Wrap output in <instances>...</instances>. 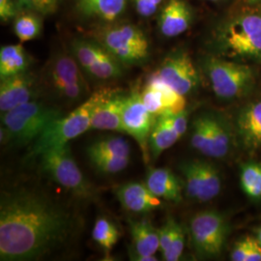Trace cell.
Masks as SVG:
<instances>
[{"label": "cell", "instance_id": "cell-32", "mask_svg": "<svg viewBox=\"0 0 261 261\" xmlns=\"http://www.w3.org/2000/svg\"><path fill=\"white\" fill-rule=\"evenodd\" d=\"M178 223L171 217L167 219L165 224L162 225V227L159 229L160 233V251L162 252V255L166 254L169 249V246L173 239V236L175 233Z\"/></svg>", "mask_w": 261, "mask_h": 261}, {"label": "cell", "instance_id": "cell-17", "mask_svg": "<svg viewBox=\"0 0 261 261\" xmlns=\"http://www.w3.org/2000/svg\"><path fill=\"white\" fill-rule=\"evenodd\" d=\"M125 96L121 90L105 88L102 98L94 109L90 129L123 132L122 109Z\"/></svg>", "mask_w": 261, "mask_h": 261}, {"label": "cell", "instance_id": "cell-7", "mask_svg": "<svg viewBox=\"0 0 261 261\" xmlns=\"http://www.w3.org/2000/svg\"><path fill=\"white\" fill-rule=\"evenodd\" d=\"M92 38L123 66L140 65L149 58L148 39L140 28L130 23L103 27L94 31Z\"/></svg>", "mask_w": 261, "mask_h": 261}, {"label": "cell", "instance_id": "cell-2", "mask_svg": "<svg viewBox=\"0 0 261 261\" xmlns=\"http://www.w3.org/2000/svg\"><path fill=\"white\" fill-rule=\"evenodd\" d=\"M207 45L209 54L261 66V6L230 10L215 23Z\"/></svg>", "mask_w": 261, "mask_h": 261}, {"label": "cell", "instance_id": "cell-3", "mask_svg": "<svg viewBox=\"0 0 261 261\" xmlns=\"http://www.w3.org/2000/svg\"><path fill=\"white\" fill-rule=\"evenodd\" d=\"M199 66L216 97L223 101L244 99L252 93L257 84L256 66L209 53L201 58Z\"/></svg>", "mask_w": 261, "mask_h": 261}, {"label": "cell", "instance_id": "cell-16", "mask_svg": "<svg viewBox=\"0 0 261 261\" xmlns=\"http://www.w3.org/2000/svg\"><path fill=\"white\" fill-rule=\"evenodd\" d=\"M38 88L35 76L29 72L1 79L0 111L10 112L19 106L35 100Z\"/></svg>", "mask_w": 261, "mask_h": 261}, {"label": "cell", "instance_id": "cell-10", "mask_svg": "<svg viewBox=\"0 0 261 261\" xmlns=\"http://www.w3.org/2000/svg\"><path fill=\"white\" fill-rule=\"evenodd\" d=\"M70 51L84 73L96 81L110 82L123 75L124 66L93 38L74 39Z\"/></svg>", "mask_w": 261, "mask_h": 261}, {"label": "cell", "instance_id": "cell-34", "mask_svg": "<svg viewBox=\"0 0 261 261\" xmlns=\"http://www.w3.org/2000/svg\"><path fill=\"white\" fill-rule=\"evenodd\" d=\"M19 11L16 0H0V19L2 22L15 19Z\"/></svg>", "mask_w": 261, "mask_h": 261}, {"label": "cell", "instance_id": "cell-11", "mask_svg": "<svg viewBox=\"0 0 261 261\" xmlns=\"http://www.w3.org/2000/svg\"><path fill=\"white\" fill-rule=\"evenodd\" d=\"M179 169L189 198L206 202L220 195L223 179L220 170L212 163L199 159L188 160L180 164Z\"/></svg>", "mask_w": 261, "mask_h": 261}, {"label": "cell", "instance_id": "cell-25", "mask_svg": "<svg viewBox=\"0 0 261 261\" xmlns=\"http://www.w3.org/2000/svg\"><path fill=\"white\" fill-rule=\"evenodd\" d=\"M87 157L112 156L130 158V143L122 137L110 136L95 140L86 149Z\"/></svg>", "mask_w": 261, "mask_h": 261}, {"label": "cell", "instance_id": "cell-41", "mask_svg": "<svg viewBox=\"0 0 261 261\" xmlns=\"http://www.w3.org/2000/svg\"><path fill=\"white\" fill-rule=\"evenodd\" d=\"M206 1H209V2L218 4V3H224V2H226V1H228V0H206Z\"/></svg>", "mask_w": 261, "mask_h": 261}, {"label": "cell", "instance_id": "cell-22", "mask_svg": "<svg viewBox=\"0 0 261 261\" xmlns=\"http://www.w3.org/2000/svg\"><path fill=\"white\" fill-rule=\"evenodd\" d=\"M181 137L175 130L170 113L159 115L154 123L149 138L151 160L156 161L166 151L174 145Z\"/></svg>", "mask_w": 261, "mask_h": 261}, {"label": "cell", "instance_id": "cell-9", "mask_svg": "<svg viewBox=\"0 0 261 261\" xmlns=\"http://www.w3.org/2000/svg\"><path fill=\"white\" fill-rule=\"evenodd\" d=\"M189 234L196 254L203 257H215L224 251L229 234V224L222 213L205 210L192 217Z\"/></svg>", "mask_w": 261, "mask_h": 261}, {"label": "cell", "instance_id": "cell-19", "mask_svg": "<svg viewBox=\"0 0 261 261\" xmlns=\"http://www.w3.org/2000/svg\"><path fill=\"white\" fill-rule=\"evenodd\" d=\"M130 236L133 249L130 260L157 261L155 253L160 250L159 229L154 227L148 220L130 221Z\"/></svg>", "mask_w": 261, "mask_h": 261}, {"label": "cell", "instance_id": "cell-4", "mask_svg": "<svg viewBox=\"0 0 261 261\" xmlns=\"http://www.w3.org/2000/svg\"><path fill=\"white\" fill-rule=\"evenodd\" d=\"M43 83L58 107L75 108L91 95L84 71L71 51L59 50L50 57Z\"/></svg>", "mask_w": 261, "mask_h": 261}, {"label": "cell", "instance_id": "cell-18", "mask_svg": "<svg viewBox=\"0 0 261 261\" xmlns=\"http://www.w3.org/2000/svg\"><path fill=\"white\" fill-rule=\"evenodd\" d=\"M194 19V10L186 0H168L159 16L160 33L166 38L178 37L191 28Z\"/></svg>", "mask_w": 261, "mask_h": 261}, {"label": "cell", "instance_id": "cell-29", "mask_svg": "<svg viewBox=\"0 0 261 261\" xmlns=\"http://www.w3.org/2000/svg\"><path fill=\"white\" fill-rule=\"evenodd\" d=\"M89 161L94 168L103 174H116L123 171L130 164V158L112 156H95Z\"/></svg>", "mask_w": 261, "mask_h": 261}, {"label": "cell", "instance_id": "cell-12", "mask_svg": "<svg viewBox=\"0 0 261 261\" xmlns=\"http://www.w3.org/2000/svg\"><path fill=\"white\" fill-rule=\"evenodd\" d=\"M156 118L142 102L138 89L126 94L122 109L123 132L138 142L145 165H148L151 161L149 138Z\"/></svg>", "mask_w": 261, "mask_h": 261}, {"label": "cell", "instance_id": "cell-31", "mask_svg": "<svg viewBox=\"0 0 261 261\" xmlns=\"http://www.w3.org/2000/svg\"><path fill=\"white\" fill-rule=\"evenodd\" d=\"M185 232L182 228V226L178 224L175 233L173 236V239L169 246V249L166 254L163 255L164 260L177 261L181 258L184 248H185Z\"/></svg>", "mask_w": 261, "mask_h": 261}, {"label": "cell", "instance_id": "cell-20", "mask_svg": "<svg viewBox=\"0 0 261 261\" xmlns=\"http://www.w3.org/2000/svg\"><path fill=\"white\" fill-rule=\"evenodd\" d=\"M115 195L125 210L136 214L148 213L162 205L161 198L155 196L145 183L124 184L116 189Z\"/></svg>", "mask_w": 261, "mask_h": 261}, {"label": "cell", "instance_id": "cell-27", "mask_svg": "<svg viewBox=\"0 0 261 261\" xmlns=\"http://www.w3.org/2000/svg\"><path fill=\"white\" fill-rule=\"evenodd\" d=\"M243 192L252 201H261V164L250 161L240 168Z\"/></svg>", "mask_w": 261, "mask_h": 261}, {"label": "cell", "instance_id": "cell-40", "mask_svg": "<svg viewBox=\"0 0 261 261\" xmlns=\"http://www.w3.org/2000/svg\"><path fill=\"white\" fill-rule=\"evenodd\" d=\"M255 239L257 240V242L260 244L261 246V226L255 230Z\"/></svg>", "mask_w": 261, "mask_h": 261}, {"label": "cell", "instance_id": "cell-28", "mask_svg": "<svg viewBox=\"0 0 261 261\" xmlns=\"http://www.w3.org/2000/svg\"><path fill=\"white\" fill-rule=\"evenodd\" d=\"M119 231L116 225L106 217L98 218L92 230V237L96 244L109 254L119 239Z\"/></svg>", "mask_w": 261, "mask_h": 261}, {"label": "cell", "instance_id": "cell-35", "mask_svg": "<svg viewBox=\"0 0 261 261\" xmlns=\"http://www.w3.org/2000/svg\"><path fill=\"white\" fill-rule=\"evenodd\" d=\"M249 240L250 237H246L242 240L235 243L230 253V259L233 261H248L249 254Z\"/></svg>", "mask_w": 261, "mask_h": 261}, {"label": "cell", "instance_id": "cell-5", "mask_svg": "<svg viewBox=\"0 0 261 261\" xmlns=\"http://www.w3.org/2000/svg\"><path fill=\"white\" fill-rule=\"evenodd\" d=\"M103 91L105 88L95 91L66 116L50 123L33 142L28 158H37L47 150L67 144L70 140L90 130L94 109L102 98Z\"/></svg>", "mask_w": 261, "mask_h": 261}, {"label": "cell", "instance_id": "cell-33", "mask_svg": "<svg viewBox=\"0 0 261 261\" xmlns=\"http://www.w3.org/2000/svg\"><path fill=\"white\" fill-rule=\"evenodd\" d=\"M164 0H135V7L140 17L149 18L153 16Z\"/></svg>", "mask_w": 261, "mask_h": 261}, {"label": "cell", "instance_id": "cell-23", "mask_svg": "<svg viewBox=\"0 0 261 261\" xmlns=\"http://www.w3.org/2000/svg\"><path fill=\"white\" fill-rule=\"evenodd\" d=\"M127 1L128 0H77V7L87 18L112 22L124 13Z\"/></svg>", "mask_w": 261, "mask_h": 261}, {"label": "cell", "instance_id": "cell-15", "mask_svg": "<svg viewBox=\"0 0 261 261\" xmlns=\"http://www.w3.org/2000/svg\"><path fill=\"white\" fill-rule=\"evenodd\" d=\"M203 113L207 126L206 157L217 160L227 158L237 146L231 120L216 112Z\"/></svg>", "mask_w": 261, "mask_h": 261}, {"label": "cell", "instance_id": "cell-30", "mask_svg": "<svg viewBox=\"0 0 261 261\" xmlns=\"http://www.w3.org/2000/svg\"><path fill=\"white\" fill-rule=\"evenodd\" d=\"M20 11H30L41 16L54 14L58 8L59 0H16Z\"/></svg>", "mask_w": 261, "mask_h": 261}, {"label": "cell", "instance_id": "cell-36", "mask_svg": "<svg viewBox=\"0 0 261 261\" xmlns=\"http://www.w3.org/2000/svg\"><path fill=\"white\" fill-rule=\"evenodd\" d=\"M171 121L175 128V130L178 133L180 137H183L186 134L187 129H188V124H189V112L185 109L182 112L178 113H170Z\"/></svg>", "mask_w": 261, "mask_h": 261}, {"label": "cell", "instance_id": "cell-26", "mask_svg": "<svg viewBox=\"0 0 261 261\" xmlns=\"http://www.w3.org/2000/svg\"><path fill=\"white\" fill-rule=\"evenodd\" d=\"M43 28L42 16L30 11H19L14 19V32L21 43L39 37Z\"/></svg>", "mask_w": 261, "mask_h": 261}, {"label": "cell", "instance_id": "cell-8", "mask_svg": "<svg viewBox=\"0 0 261 261\" xmlns=\"http://www.w3.org/2000/svg\"><path fill=\"white\" fill-rule=\"evenodd\" d=\"M39 157L42 170L56 184L82 199L96 196L95 187L84 177L68 143L47 150Z\"/></svg>", "mask_w": 261, "mask_h": 261}, {"label": "cell", "instance_id": "cell-38", "mask_svg": "<svg viewBox=\"0 0 261 261\" xmlns=\"http://www.w3.org/2000/svg\"><path fill=\"white\" fill-rule=\"evenodd\" d=\"M0 141L2 144H7L12 142V135L4 125H1L0 128Z\"/></svg>", "mask_w": 261, "mask_h": 261}, {"label": "cell", "instance_id": "cell-6", "mask_svg": "<svg viewBox=\"0 0 261 261\" xmlns=\"http://www.w3.org/2000/svg\"><path fill=\"white\" fill-rule=\"evenodd\" d=\"M62 116V110L48 103L32 100L1 114L2 125L12 135V142L22 146L34 142L50 123Z\"/></svg>", "mask_w": 261, "mask_h": 261}, {"label": "cell", "instance_id": "cell-37", "mask_svg": "<svg viewBox=\"0 0 261 261\" xmlns=\"http://www.w3.org/2000/svg\"><path fill=\"white\" fill-rule=\"evenodd\" d=\"M248 261H261V246L255 238L250 237Z\"/></svg>", "mask_w": 261, "mask_h": 261}, {"label": "cell", "instance_id": "cell-1", "mask_svg": "<svg viewBox=\"0 0 261 261\" xmlns=\"http://www.w3.org/2000/svg\"><path fill=\"white\" fill-rule=\"evenodd\" d=\"M75 215L32 189L5 192L0 201V260L43 259L64 247L79 230Z\"/></svg>", "mask_w": 261, "mask_h": 261}, {"label": "cell", "instance_id": "cell-14", "mask_svg": "<svg viewBox=\"0 0 261 261\" xmlns=\"http://www.w3.org/2000/svg\"><path fill=\"white\" fill-rule=\"evenodd\" d=\"M237 145L252 153L261 148V96L241 105L231 119Z\"/></svg>", "mask_w": 261, "mask_h": 261}, {"label": "cell", "instance_id": "cell-39", "mask_svg": "<svg viewBox=\"0 0 261 261\" xmlns=\"http://www.w3.org/2000/svg\"><path fill=\"white\" fill-rule=\"evenodd\" d=\"M242 4L251 6H261V0H242Z\"/></svg>", "mask_w": 261, "mask_h": 261}, {"label": "cell", "instance_id": "cell-21", "mask_svg": "<svg viewBox=\"0 0 261 261\" xmlns=\"http://www.w3.org/2000/svg\"><path fill=\"white\" fill-rule=\"evenodd\" d=\"M144 183L161 199L175 203L182 200L183 182L169 168H148Z\"/></svg>", "mask_w": 261, "mask_h": 261}, {"label": "cell", "instance_id": "cell-24", "mask_svg": "<svg viewBox=\"0 0 261 261\" xmlns=\"http://www.w3.org/2000/svg\"><path fill=\"white\" fill-rule=\"evenodd\" d=\"M30 65L31 58L21 44L0 48V79L28 72Z\"/></svg>", "mask_w": 261, "mask_h": 261}, {"label": "cell", "instance_id": "cell-13", "mask_svg": "<svg viewBox=\"0 0 261 261\" xmlns=\"http://www.w3.org/2000/svg\"><path fill=\"white\" fill-rule=\"evenodd\" d=\"M155 72L165 83L185 97L195 93L201 82L197 67L184 49L170 53Z\"/></svg>", "mask_w": 261, "mask_h": 261}]
</instances>
